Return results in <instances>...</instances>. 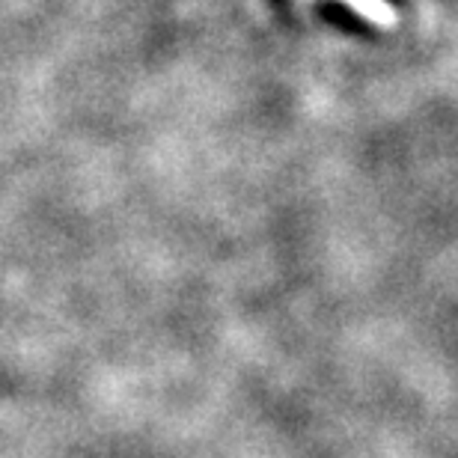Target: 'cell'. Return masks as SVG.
Returning a JSON list of instances; mask_svg holds the SVG:
<instances>
[{
    "instance_id": "obj_1",
    "label": "cell",
    "mask_w": 458,
    "mask_h": 458,
    "mask_svg": "<svg viewBox=\"0 0 458 458\" xmlns=\"http://www.w3.org/2000/svg\"><path fill=\"white\" fill-rule=\"evenodd\" d=\"M345 6H352L357 15H363L366 21L378 24V27H393L396 24V9L387 0H343Z\"/></svg>"
}]
</instances>
